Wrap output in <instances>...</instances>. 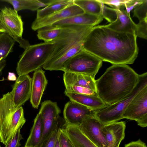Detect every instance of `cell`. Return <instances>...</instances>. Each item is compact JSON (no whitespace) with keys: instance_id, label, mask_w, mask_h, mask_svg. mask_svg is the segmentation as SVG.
Instances as JSON below:
<instances>
[{"instance_id":"16","label":"cell","mask_w":147,"mask_h":147,"mask_svg":"<svg viewBox=\"0 0 147 147\" xmlns=\"http://www.w3.org/2000/svg\"><path fill=\"white\" fill-rule=\"evenodd\" d=\"M125 121L115 122L103 125L102 130L108 147H119L124 138Z\"/></svg>"},{"instance_id":"22","label":"cell","mask_w":147,"mask_h":147,"mask_svg":"<svg viewBox=\"0 0 147 147\" xmlns=\"http://www.w3.org/2000/svg\"><path fill=\"white\" fill-rule=\"evenodd\" d=\"M46 3L47 6L37 10L36 19L44 18L74 4V0H52Z\"/></svg>"},{"instance_id":"4","label":"cell","mask_w":147,"mask_h":147,"mask_svg":"<svg viewBox=\"0 0 147 147\" xmlns=\"http://www.w3.org/2000/svg\"><path fill=\"white\" fill-rule=\"evenodd\" d=\"M54 40L30 45L24 50L17 63L16 71L18 76L35 71L46 63L54 48Z\"/></svg>"},{"instance_id":"9","label":"cell","mask_w":147,"mask_h":147,"mask_svg":"<svg viewBox=\"0 0 147 147\" xmlns=\"http://www.w3.org/2000/svg\"><path fill=\"white\" fill-rule=\"evenodd\" d=\"M39 113L42 119L43 132L36 147H44L58 122L61 111L56 102L46 100L41 103Z\"/></svg>"},{"instance_id":"39","label":"cell","mask_w":147,"mask_h":147,"mask_svg":"<svg viewBox=\"0 0 147 147\" xmlns=\"http://www.w3.org/2000/svg\"><path fill=\"white\" fill-rule=\"evenodd\" d=\"M54 147H60V145H59V139H58V136L57 137L56 141L55 142Z\"/></svg>"},{"instance_id":"8","label":"cell","mask_w":147,"mask_h":147,"mask_svg":"<svg viewBox=\"0 0 147 147\" xmlns=\"http://www.w3.org/2000/svg\"><path fill=\"white\" fill-rule=\"evenodd\" d=\"M101 15L110 23L105 25L108 28L118 32L135 33L136 24L126 9L110 8L102 3Z\"/></svg>"},{"instance_id":"35","label":"cell","mask_w":147,"mask_h":147,"mask_svg":"<svg viewBox=\"0 0 147 147\" xmlns=\"http://www.w3.org/2000/svg\"><path fill=\"white\" fill-rule=\"evenodd\" d=\"M125 147H147L146 144L140 139L131 142L124 146Z\"/></svg>"},{"instance_id":"17","label":"cell","mask_w":147,"mask_h":147,"mask_svg":"<svg viewBox=\"0 0 147 147\" xmlns=\"http://www.w3.org/2000/svg\"><path fill=\"white\" fill-rule=\"evenodd\" d=\"M32 80L30 102L32 107L37 109L40 103L48 81L45 71L41 69L34 71Z\"/></svg>"},{"instance_id":"30","label":"cell","mask_w":147,"mask_h":147,"mask_svg":"<svg viewBox=\"0 0 147 147\" xmlns=\"http://www.w3.org/2000/svg\"><path fill=\"white\" fill-rule=\"evenodd\" d=\"M65 87L64 92L79 94L98 96L97 92L85 87L76 86H66Z\"/></svg>"},{"instance_id":"2","label":"cell","mask_w":147,"mask_h":147,"mask_svg":"<svg viewBox=\"0 0 147 147\" xmlns=\"http://www.w3.org/2000/svg\"><path fill=\"white\" fill-rule=\"evenodd\" d=\"M138 80L139 74L127 65H113L95 80L96 92L99 97L109 105L131 93Z\"/></svg>"},{"instance_id":"10","label":"cell","mask_w":147,"mask_h":147,"mask_svg":"<svg viewBox=\"0 0 147 147\" xmlns=\"http://www.w3.org/2000/svg\"><path fill=\"white\" fill-rule=\"evenodd\" d=\"M136 121L141 127L147 126V86L133 99L124 112L122 119Z\"/></svg>"},{"instance_id":"23","label":"cell","mask_w":147,"mask_h":147,"mask_svg":"<svg viewBox=\"0 0 147 147\" xmlns=\"http://www.w3.org/2000/svg\"><path fill=\"white\" fill-rule=\"evenodd\" d=\"M43 132V121L38 113L34 119L30 134L24 147H36L41 139Z\"/></svg>"},{"instance_id":"13","label":"cell","mask_w":147,"mask_h":147,"mask_svg":"<svg viewBox=\"0 0 147 147\" xmlns=\"http://www.w3.org/2000/svg\"><path fill=\"white\" fill-rule=\"evenodd\" d=\"M32 81L28 74L18 76L17 78L11 91L14 110L22 107L30 99Z\"/></svg>"},{"instance_id":"41","label":"cell","mask_w":147,"mask_h":147,"mask_svg":"<svg viewBox=\"0 0 147 147\" xmlns=\"http://www.w3.org/2000/svg\"><path fill=\"white\" fill-rule=\"evenodd\" d=\"M0 147H1V145H0Z\"/></svg>"},{"instance_id":"33","label":"cell","mask_w":147,"mask_h":147,"mask_svg":"<svg viewBox=\"0 0 147 147\" xmlns=\"http://www.w3.org/2000/svg\"><path fill=\"white\" fill-rule=\"evenodd\" d=\"M62 128L59 130L58 136L60 147H74Z\"/></svg>"},{"instance_id":"29","label":"cell","mask_w":147,"mask_h":147,"mask_svg":"<svg viewBox=\"0 0 147 147\" xmlns=\"http://www.w3.org/2000/svg\"><path fill=\"white\" fill-rule=\"evenodd\" d=\"M64 121V120L60 116L55 127L44 147H54L59 130L62 127L64 124L63 123Z\"/></svg>"},{"instance_id":"12","label":"cell","mask_w":147,"mask_h":147,"mask_svg":"<svg viewBox=\"0 0 147 147\" xmlns=\"http://www.w3.org/2000/svg\"><path fill=\"white\" fill-rule=\"evenodd\" d=\"M103 125L92 115L86 116L78 127L84 135L97 147H108L102 130Z\"/></svg>"},{"instance_id":"24","label":"cell","mask_w":147,"mask_h":147,"mask_svg":"<svg viewBox=\"0 0 147 147\" xmlns=\"http://www.w3.org/2000/svg\"><path fill=\"white\" fill-rule=\"evenodd\" d=\"M0 1L11 4L17 12L25 9L37 11L40 8L47 5L46 2L38 0H1Z\"/></svg>"},{"instance_id":"20","label":"cell","mask_w":147,"mask_h":147,"mask_svg":"<svg viewBox=\"0 0 147 147\" xmlns=\"http://www.w3.org/2000/svg\"><path fill=\"white\" fill-rule=\"evenodd\" d=\"M65 95L72 101L86 106L96 111L108 105L98 96L69 93L64 92Z\"/></svg>"},{"instance_id":"36","label":"cell","mask_w":147,"mask_h":147,"mask_svg":"<svg viewBox=\"0 0 147 147\" xmlns=\"http://www.w3.org/2000/svg\"><path fill=\"white\" fill-rule=\"evenodd\" d=\"M7 78L8 80L11 81H15L17 79L15 74L10 72L8 73Z\"/></svg>"},{"instance_id":"40","label":"cell","mask_w":147,"mask_h":147,"mask_svg":"<svg viewBox=\"0 0 147 147\" xmlns=\"http://www.w3.org/2000/svg\"><path fill=\"white\" fill-rule=\"evenodd\" d=\"M33 147V146H30V147Z\"/></svg>"},{"instance_id":"26","label":"cell","mask_w":147,"mask_h":147,"mask_svg":"<svg viewBox=\"0 0 147 147\" xmlns=\"http://www.w3.org/2000/svg\"><path fill=\"white\" fill-rule=\"evenodd\" d=\"M63 29V26L51 25L40 28L37 30V36L45 42L53 41L59 36Z\"/></svg>"},{"instance_id":"31","label":"cell","mask_w":147,"mask_h":147,"mask_svg":"<svg viewBox=\"0 0 147 147\" xmlns=\"http://www.w3.org/2000/svg\"><path fill=\"white\" fill-rule=\"evenodd\" d=\"M135 34L137 37L144 39L147 38V20L140 21L136 24Z\"/></svg>"},{"instance_id":"34","label":"cell","mask_w":147,"mask_h":147,"mask_svg":"<svg viewBox=\"0 0 147 147\" xmlns=\"http://www.w3.org/2000/svg\"><path fill=\"white\" fill-rule=\"evenodd\" d=\"M20 128L13 138L5 145V147H20L21 146L20 141L23 139Z\"/></svg>"},{"instance_id":"25","label":"cell","mask_w":147,"mask_h":147,"mask_svg":"<svg viewBox=\"0 0 147 147\" xmlns=\"http://www.w3.org/2000/svg\"><path fill=\"white\" fill-rule=\"evenodd\" d=\"M74 2L85 13L101 15L102 3L98 0H74Z\"/></svg>"},{"instance_id":"27","label":"cell","mask_w":147,"mask_h":147,"mask_svg":"<svg viewBox=\"0 0 147 147\" xmlns=\"http://www.w3.org/2000/svg\"><path fill=\"white\" fill-rule=\"evenodd\" d=\"M15 42L6 33H0V62L12 52Z\"/></svg>"},{"instance_id":"1","label":"cell","mask_w":147,"mask_h":147,"mask_svg":"<svg viewBox=\"0 0 147 147\" xmlns=\"http://www.w3.org/2000/svg\"><path fill=\"white\" fill-rule=\"evenodd\" d=\"M137 37L135 33L117 32L105 25L94 26L83 49L113 65L131 64L138 54Z\"/></svg>"},{"instance_id":"21","label":"cell","mask_w":147,"mask_h":147,"mask_svg":"<svg viewBox=\"0 0 147 147\" xmlns=\"http://www.w3.org/2000/svg\"><path fill=\"white\" fill-rule=\"evenodd\" d=\"M62 129L74 147H97L84 135L78 126L65 123Z\"/></svg>"},{"instance_id":"19","label":"cell","mask_w":147,"mask_h":147,"mask_svg":"<svg viewBox=\"0 0 147 147\" xmlns=\"http://www.w3.org/2000/svg\"><path fill=\"white\" fill-rule=\"evenodd\" d=\"M63 80L65 86H81L97 92L95 80L90 76L82 74L64 72Z\"/></svg>"},{"instance_id":"18","label":"cell","mask_w":147,"mask_h":147,"mask_svg":"<svg viewBox=\"0 0 147 147\" xmlns=\"http://www.w3.org/2000/svg\"><path fill=\"white\" fill-rule=\"evenodd\" d=\"M101 15H96L84 13L58 21L53 25L61 26L69 25L92 26H94L103 20Z\"/></svg>"},{"instance_id":"37","label":"cell","mask_w":147,"mask_h":147,"mask_svg":"<svg viewBox=\"0 0 147 147\" xmlns=\"http://www.w3.org/2000/svg\"><path fill=\"white\" fill-rule=\"evenodd\" d=\"M6 63V61L5 60L0 62V74L5 66Z\"/></svg>"},{"instance_id":"6","label":"cell","mask_w":147,"mask_h":147,"mask_svg":"<svg viewBox=\"0 0 147 147\" xmlns=\"http://www.w3.org/2000/svg\"><path fill=\"white\" fill-rule=\"evenodd\" d=\"M102 65L101 59L83 49L67 60L60 71L86 74L95 78Z\"/></svg>"},{"instance_id":"11","label":"cell","mask_w":147,"mask_h":147,"mask_svg":"<svg viewBox=\"0 0 147 147\" xmlns=\"http://www.w3.org/2000/svg\"><path fill=\"white\" fill-rule=\"evenodd\" d=\"M14 110L11 92L0 98V142L5 146L12 138L11 123Z\"/></svg>"},{"instance_id":"32","label":"cell","mask_w":147,"mask_h":147,"mask_svg":"<svg viewBox=\"0 0 147 147\" xmlns=\"http://www.w3.org/2000/svg\"><path fill=\"white\" fill-rule=\"evenodd\" d=\"M100 2L106 4L115 9H124L127 0H98Z\"/></svg>"},{"instance_id":"15","label":"cell","mask_w":147,"mask_h":147,"mask_svg":"<svg viewBox=\"0 0 147 147\" xmlns=\"http://www.w3.org/2000/svg\"><path fill=\"white\" fill-rule=\"evenodd\" d=\"M94 112L86 106L70 100L65 104L64 108L63 115L65 123L78 126L86 116L93 115Z\"/></svg>"},{"instance_id":"5","label":"cell","mask_w":147,"mask_h":147,"mask_svg":"<svg viewBox=\"0 0 147 147\" xmlns=\"http://www.w3.org/2000/svg\"><path fill=\"white\" fill-rule=\"evenodd\" d=\"M147 86V73L139 75L138 82L132 92L125 98L116 103L95 111L94 117L103 125L117 122L122 119V115L134 97Z\"/></svg>"},{"instance_id":"28","label":"cell","mask_w":147,"mask_h":147,"mask_svg":"<svg viewBox=\"0 0 147 147\" xmlns=\"http://www.w3.org/2000/svg\"><path fill=\"white\" fill-rule=\"evenodd\" d=\"M133 17L137 18L139 21L147 20V0H142L133 8Z\"/></svg>"},{"instance_id":"38","label":"cell","mask_w":147,"mask_h":147,"mask_svg":"<svg viewBox=\"0 0 147 147\" xmlns=\"http://www.w3.org/2000/svg\"><path fill=\"white\" fill-rule=\"evenodd\" d=\"M5 30L0 22V33L5 32Z\"/></svg>"},{"instance_id":"14","label":"cell","mask_w":147,"mask_h":147,"mask_svg":"<svg viewBox=\"0 0 147 147\" xmlns=\"http://www.w3.org/2000/svg\"><path fill=\"white\" fill-rule=\"evenodd\" d=\"M84 11L78 5L74 4L66 8L44 18L36 19L31 25L34 31L47 26L52 25L62 20L84 13Z\"/></svg>"},{"instance_id":"3","label":"cell","mask_w":147,"mask_h":147,"mask_svg":"<svg viewBox=\"0 0 147 147\" xmlns=\"http://www.w3.org/2000/svg\"><path fill=\"white\" fill-rule=\"evenodd\" d=\"M63 26L60 34L53 40V50L42 67L45 70L60 71L67 60L83 49L84 41L94 26L72 25Z\"/></svg>"},{"instance_id":"7","label":"cell","mask_w":147,"mask_h":147,"mask_svg":"<svg viewBox=\"0 0 147 147\" xmlns=\"http://www.w3.org/2000/svg\"><path fill=\"white\" fill-rule=\"evenodd\" d=\"M0 22L5 30L15 42L24 50L30 45L29 42L23 38V22L21 16L13 9L5 6L1 9Z\"/></svg>"}]
</instances>
